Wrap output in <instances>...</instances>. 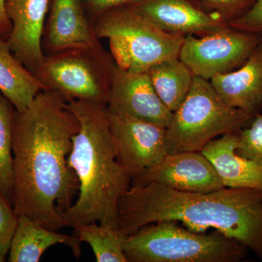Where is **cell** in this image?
<instances>
[{"mask_svg":"<svg viewBox=\"0 0 262 262\" xmlns=\"http://www.w3.org/2000/svg\"><path fill=\"white\" fill-rule=\"evenodd\" d=\"M115 62L106 50L72 48L46 55L33 75L67 103L84 101L107 106Z\"/></svg>","mask_w":262,"mask_h":262,"instance_id":"7","label":"cell"},{"mask_svg":"<svg viewBox=\"0 0 262 262\" xmlns=\"http://www.w3.org/2000/svg\"><path fill=\"white\" fill-rule=\"evenodd\" d=\"M15 108L0 92V192L13 206V120Z\"/></svg>","mask_w":262,"mask_h":262,"instance_id":"21","label":"cell"},{"mask_svg":"<svg viewBox=\"0 0 262 262\" xmlns=\"http://www.w3.org/2000/svg\"><path fill=\"white\" fill-rule=\"evenodd\" d=\"M108 115L119 160L132 180L168 154L166 127L108 110Z\"/></svg>","mask_w":262,"mask_h":262,"instance_id":"9","label":"cell"},{"mask_svg":"<svg viewBox=\"0 0 262 262\" xmlns=\"http://www.w3.org/2000/svg\"><path fill=\"white\" fill-rule=\"evenodd\" d=\"M151 183L187 192H211L225 187L214 167L201 151L168 153L133 179L130 186Z\"/></svg>","mask_w":262,"mask_h":262,"instance_id":"10","label":"cell"},{"mask_svg":"<svg viewBox=\"0 0 262 262\" xmlns=\"http://www.w3.org/2000/svg\"><path fill=\"white\" fill-rule=\"evenodd\" d=\"M129 5L160 29L173 34L203 37L229 27L196 0H136Z\"/></svg>","mask_w":262,"mask_h":262,"instance_id":"13","label":"cell"},{"mask_svg":"<svg viewBox=\"0 0 262 262\" xmlns=\"http://www.w3.org/2000/svg\"><path fill=\"white\" fill-rule=\"evenodd\" d=\"M45 55L72 48L104 51L82 0H50L42 37Z\"/></svg>","mask_w":262,"mask_h":262,"instance_id":"12","label":"cell"},{"mask_svg":"<svg viewBox=\"0 0 262 262\" xmlns=\"http://www.w3.org/2000/svg\"><path fill=\"white\" fill-rule=\"evenodd\" d=\"M107 110L112 113L168 126L173 113L155 92L147 72H130L114 67Z\"/></svg>","mask_w":262,"mask_h":262,"instance_id":"11","label":"cell"},{"mask_svg":"<svg viewBox=\"0 0 262 262\" xmlns=\"http://www.w3.org/2000/svg\"><path fill=\"white\" fill-rule=\"evenodd\" d=\"M45 90L35 76L16 58L8 40L0 37V92L16 111L23 112Z\"/></svg>","mask_w":262,"mask_h":262,"instance_id":"18","label":"cell"},{"mask_svg":"<svg viewBox=\"0 0 262 262\" xmlns=\"http://www.w3.org/2000/svg\"><path fill=\"white\" fill-rule=\"evenodd\" d=\"M136 0H82L88 18L94 25L96 19L108 10L129 5Z\"/></svg>","mask_w":262,"mask_h":262,"instance_id":"26","label":"cell"},{"mask_svg":"<svg viewBox=\"0 0 262 262\" xmlns=\"http://www.w3.org/2000/svg\"><path fill=\"white\" fill-rule=\"evenodd\" d=\"M261 39H262V34H261Z\"/></svg>","mask_w":262,"mask_h":262,"instance_id":"28","label":"cell"},{"mask_svg":"<svg viewBox=\"0 0 262 262\" xmlns=\"http://www.w3.org/2000/svg\"><path fill=\"white\" fill-rule=\"evenodd\" d=\"M212 15L225 23L239 18L251 8L255 0H196Z\"/></svg>","mask_w":262,"mask_h":262,"instance_id":"23","label":"cell"},{"mask_svg":"<svg viewBox=\"0 0 262 262\" xmlns=\"http://www.w3.org/2000/svg\"><path fill=\"white\" fill-rule=\"evenodd\" d=\"M231 28L251 34H262V0H255L251 8L239 18L229 23Z\"/></svg>","mask_w":262,"mask_h":262,"instance_id":"25","label":"cell"},{"mask_svg":"<svg viewBox=\"0 0 262 262\" xmlns=\"http://www.w3.org/2000/svg\"><path fill=\"white\" fill-rule=\"evenodd\" d=\"M67 105L80 128L68 157L78 180V196L62 215L65 227L93 222L117 227L119 202L132 179L119 160L107 107L84 101Z\"/></svg>","mask_w":262,"mask_h":262,"instance_id":"3","label":"cell"},{"mask_svg":"<svg viewBox=\"0 0 262 262\" xmlns=\"http://www.w3.org/2000/svg\"><path fill=\"white\" fill-rule=\"evenodd\" d=\"M82 243L77 237L59 233L39 225L29 217L20 215L10 244V262H38L46 251L57 244L70 246L79 257Z\"/></svg>","mask_w":262,"mask_h":262,"instance_id":"17","label":"cell"},{"mask_svg":"<svg viewBox=\"0 0 262 262\" xmlns=\"http://www.w3.org/2000/svg\"><path fill=\"white\" fill-rule=\"evenodd\" d=\"M254 116L229 106L210 81L194 76L189 94L166 127L167 151H201L213 139L247 127Z\"/></svg>","mask_w":262,"mask_h":262,"instance_id":"6","label":"cell"},{"mask_svg":"<svg viewBox=\"0 0 262 262\" xmlns=\"http://www.w3.org/2000/svg\"><path fill=\"white\" fill-rule=\"evenodd\" d=\"M210 82L232 107L256 115L262 112V39L244 65Z\"/></svg>","mask_w":262,"mask_h":262,"instance_id":"16","label":"cell"},{"mask_svg":"<svg viewBox=\"0 0 262 262\" xmlns=\"http://www.w3.org/2000/svg\"><path fill=\"white\" fill-rule=\"evenodd\" d=\"M248 250L218 231L193 232L174 221L144 226L124 243L127 262H239Z\"/></svg>","mask_w":262,"mask_h":262,"instance_id":"4","label":"cell"},{"mask_svg":"<svg viewBox=\"0 0 262 262\" xmlns=\"http://www.w3.org/2000/svg\"><path fill=\"white\" fill-rule=\"evenodd\" d=\"M167 221L193 232L218 231L262 259V191L224 187L211 192H187L151 183L130 186L120 198L117 227L125 236Z\"/></svg>","mask_w":262,"mask_h":262,"instance_id":"2","label":"cell"},{"mask_svg":"<svg viewBox=\"0 0 262 262\" xmlns=\"http://www.w3.org/2000/svg\"><path fill=\"white\" fill-rule=\"evenodd\" d=\"M98 39H106L115 63L130 72H147L160 62L179 58L185 36L169 33L130 5L100 15L94 24Z\"/></svg>","mask_w":262,"mask_h":262,"instance_id":"5","label":"cell"},{"mask_svg":"<svg viewBox=\"0 0 262 262\" xmlns=\"http://www.w3.org/2000/svg\"><path fill=\"white\" fill-rule=\"evenodd\" d=\"M155 92L173 113L187 97L194 75L179 58L157 63L147 71Z\"/></svg>","mask_w":262,"mask_h":262,"instance_id":"19","label":"cell"},{"mask_svg":"<svg viewBox=\"0 0 262 262\" xmlns=\"http://www.w3.org/2000/svg\"><path fill=\"white\" fill-rule=\"evenodd\" d=\"M75 236L92 248L97 262H127L124 252L127 236L115 226L98 222L82 224L73 227Z\"/></svg>","mask_w":262,"mask_h":262,"instance_id":"20","label":"cell"},{"mask_svg":"<svg viewBox=\"0 0 262 262\" xmlns=\"http://www.w3.org/2000/svg\"><path fill=\"white\" fill-rule=\"evenodd\" d=\"M237 151L262 164V113L255 115L250 125L239 131Z\"/></svg>","mask_w":262,"mask_h":262,"instance_id":"22","label":"cell"},{"mask_svg":"<svg viewBox=\"0 0 262 262\" xmlns=\"http://www.w3.org/2000/svg\"><path fill=\"white\" fill-rule=\"evenodd\" d=\"M13 205L0 192V262L5 261L18 224Z\"/></svg>","mask_w":262,"mask_h":262,"instance_id":"24","label":"cell"},{"mask_svg":"<svg viewBox=\"0 0 262 262\" xmlns=\"http://www.w3.org/2000/svg\"><path fill=\"white\" fill-rule=\"evenodd\" d=\"M80 124L67 102L49 90L29 107L15 110L13 120V208L53 231L65 227L62 215L79 191L68 165L72 138Z\"/></svg>","mask_w":262,"mask_h":262,"instance_id":"1","label":"cell"},{"mask_svg":"<svg viewBox=\"0 0 262 262\" xmlns=\"http://www.w3.org/2000/svg\"><path fill=\"white\" fill-rule=\"evenodd\" d=\"M238 132L229 133L208 142L201 152L211 162L225 187L262 191V164L237 151Z\"/></svg>","mask_w":262,"mask_h":262,"instance_id":"15","label":"cell"},{"mask_svg":"<svg viewBox=\"0 0 262 262\" xmlns=\"http://www.w3.org/2000/svg\"><path fill=\"white\" fill-rule=\"evenodd\" d=\"M50 0H5L12 28L10 49L32 73L44 60L42 37Z\"/></svg>","mask_w":262,"mask_h":262,"instance_id":"14","label":"cell"},{"mask_svg":"<svg viewBox=\"0 0 262 262\" xmlns=\"http://www.w3.org/2000/svg\"><path fill=\"white\" fill-rule=\"evenodd\" d=\"M11 23H10L6 8H5V0H0V37L8 40L11 32Z\"/></svg>","mask_w":262,"mask_h":262,"instance_id":"27","label":"cell"},{"mask_svg":"<svg viewBox=\"0 0 262 262\" xmlns=\"http://www.w3.org/2000/svg\"><path fill=\"white\" fill-rule=\"evenodd\" d=\"M261 35L231 28L203 37L185 36L179 58L193 75L210 81L245 64L259 43Z\"/></svg>","mask_w":262,"mask_h":262,"instance_id":"8","label":"cell"}]
</instances>
